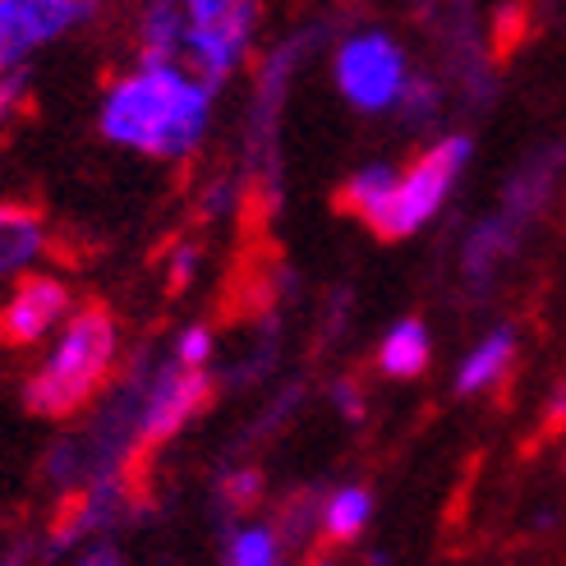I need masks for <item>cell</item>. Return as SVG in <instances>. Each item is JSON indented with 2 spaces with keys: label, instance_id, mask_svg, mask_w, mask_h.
Returning a JSON list of instances; mask_svg holds the SVG:
<instances>
[{
  "label": "cell",
  "instance_id": "cell-8",
  "mask_svg": "<svg viewBox=\"0 0 566 566\" xmlns=\"http://www.w3.org/2000/svg\"><path fill=\"white\" fill-rule=\"evenodd\" d=\"M93 19V0H0V70L33 65Z\"/></svg>",
  "mask_w": 566,
  "mask_h": 566
},
{
  "label": "cell",
  "instance_id": "cell-16",
  "mask_svg": "<svg viewBox=\"0 0 566 566\" xmlns=\"http://www.w3.org/2000/svg\"><path fill=\"white\" fill-rule=\"evenodd\" d=\"M374 521V493L359 489V484H346L323 497V512H318V530L332 548H346L355 544L364 530Z\"/></svg>",
  "mask_w": 566,
  "mask_h": 566
},
{
  "label": "cell",
  "instance_id": "cell-6",
  "mask_svg": "<svg viewBox=\"0 0 566 566\" xmlns=\"http://www.w3.org/2000/svg\"><path fill=\"white\" fill-rule=\"evenodd\" d=\"M134 516L129 474L97 479V484L65 493L61 521L51 530V553H78V562H120L116 530Z\"/></svg>",
  "mask_w": 566,
  "mask_h": 566
},
{
  "label": "cell",
  "instance_id": "cell-1",
  "mask_svg": "<svg viewBox=\"0 0 566 566\" xmlns=\"http://www.w3.org/2000/svg\"><path fill=\"white\" fill-rule=\"evenodd\" d=\"M212 111L217 83L198 70L161 55H134L97 97V134L134 157L185 161L203 148Z\"/></svg>",
  "mask_w": 566,
  "mask_h": 566
},
{
  "label": "cell",
  "instance_id": "cell-10",
  "mask_svg": "<svg viewBox=\"0 0 566 566\" xmlns=\"http://www.w3.org/2000/svg\"><path fill=\"white\" fill-rule=\"evenodd\" d=\"M51 253V226L33 203L6 198L0 203V286L38 272Z\"/></svg>",
  "mask_w": 566,
  "mask_h": 566
},
{
  "label": "cell",
  "instance_id": "cell-11",
  "mask_svg": "<svg viewBox=\"0 0 566 566\" xmlns=\"http://www.w3.org/2000/svg\"><path fill=\"white\" fill-rule=\"evenodd\" d=\"M521 231H525V226L512 221L506 212H497V217H489V221L474 226V231L465 235V253H461V272H465L470 286H489L493 272H497L502 263L516 259Z\"/></svg>",
  "mask_w": 566,
  "mask_h": 566
},
{
  "label": "cell",
  "instance_id": "cell-20",
  "mask_svg": "<svg viewBox=\"0 0 566 566\" xmlns=\"http://www.w3.org/2000/svg\"><path fill=\"white\" fill-rule=\"evenodd\" d=\"M28 106H33V65L0 70V129H10L14 120H23Z\"/></svg>",
  "mask_w": 566,
  "mask_h": 566
},
{
  "label": "cell",
  "instance_id": "cell-5",
  "mask_svg": "<svg viewBox=\"0 0 566 566\" xmlns=\"http://www.w3.org/2000/svg\"><path fill=\"white\" fill-rule=\"evenodd\" d=\"M332 74H336V93L355 111H364V116L396 111L415 78L406 46L391 33H382V28H359V33L336 42Z\"/></svg>",
  "mask_w": 566,
  "mask_h": 566
},
{
  "label": "cell",
  "instance_id": "cell-19",
  "mask_svg": "<svg viewBox=\"0 0 566 566\" xmlns=\"http://www.w3.org/2000/svg\"><path fill=\"white\" fill-rule=\"evenodd\" d=\"M217 502L226 521H244L263 502V474L253 465H231L217 474Z\"/></svg>",
  "mask_w": 566,
  "mask_h": 566
},
{
  "label": "cell",
  "instance_id": "cell-3",
  "mask_svg": "<svg viewBox=\"0 0 566 566\" xmlns=\"http://www.w3.org/2000/svg\"><path fill=\"white\" fill-rule=\"evenodd\" d=\"M470 157H474V144L465 134H442L438 144H429L410 166L396 171L378 217L369 221V231L378 240H410L415 231H423L447 208V198L465 176Z\"/></svg>",
  "mask_w": 566,
  "mask_h": 566
},
{
  "label": "cell",
  "instance_id": "cell-14",
  "mask_svg": "<svg viewBox=\"0 0 566 566\" xmlns=\"http://www.w3.org/2000/svg\"><path fill=\"white\" fill-rule=\"evenodd\" d=\"M433 359V336H429V323L423 318H401L378 346V369L387 378H419L423 369H429Z\"/></svg>",
  "mask_w": 566,
  "mask_h": 566
},
{
  "label": "cell",
  "instance_id": "cell-2",
  "mask_svg": "<svg viewBox=\"0 0 566 566\" xmlns=\"http://www.w3.org/2000/svg\"><path fill=\"white\" fill-rule=\"evenodd\" d=\"M125 336L111 308L74 304L61 332L42 346L33 374L23 378V406L38 419H78L120 374Z\"/></svg>",
  "mask_w": 566,
  "mask_h": 566
},
{
  "label": "cell",
  "instance_id": "cell-18",
  "mask_svg": "<svg viewBox=\"0 0 566 566\" xmlns=\"http://www.w3.org/2000/svg\"><path fill=\"white\" fill-rule=\"evenodd\" d=\"M391 180H396V166H382V161L359 166V171L342 185V208H346L350 217H359L364 226H369V221L378 217V208H382V198H387Z\"/></svg>",
  "mask_w": 566,
  "mask_h": 566
},
{
  "label": "cell",
  "instance_id": "cell-22",
  "mask_svg": "<svg viewBox=\"0 0 566 566\" xmlns=\"http://www.w3.org/2000/svg\"><path fill=\"white\" fill-rule=\"evenodd\" d=\"M396 111H406L410 125H433L442 116V88H438V78H410V88L401 97V106Z\"/></svg>",
  "mask_w": 566,
  "mask_h": 566
},
{
  "label": "cell",
  "instance_id": "cell-4",
  "mask_svg": "<svg viewBox=\"0 0 566 566\" xmlns=\"http://www.w3.org/2000/svg\"><path fill=\"white\" fill-rule=\"evenodd\" d=\"M176 6L185 19L180 61L221 88L249 61L263 23V0H176Z\"/></svg>",
  "mask_w": 566,
  "mask_h": 566
},
{
  "label": "cell",
  "instance_id": "cell-21",
  "mask_svg": "<svg viewBox=\"0 0 566 566\" xmlns=\"http://www.w3.org/2000/svg\"><path fill=\"white\" fill-rule=\"evenodd\" d=\"M171 355L193 364V369H212V355H217V336L208 323H189L171 336Z\"/></svg>",
  "mask_w": 566,
  "mask_h": 566
},
{
  "label": "cell",
  "instance_id": "cell-17",
  "mask_svg": "<svg viewBox=\"0 0 566 566\" xmlns=\"http://www.w3.org/2000/svg\"><path fill=\"white\" fill-rule=\"evenodd\" d=\"M286 553L281 525H235L221 539V562L226 566H276Z\"/></svg>",
  "mask_w": 566,
  "mask_h": 566
},
{
  "label": "cell",
  "instance_id": "cell-7",
  "mask_svg": "<svg viewBox=\"0 0 566 566\" xmlns=\"http://www.w3.org/2000/svg\"><path fill=\"white\" fill-rule=\"evenodd\" d=\"M323 28L308 23L295 28L291 38H281L272 46V55L259 70V83H253V102H249V134H244V153H249V171L259 180H272V161H276V120H281V106H286L291 93V78L300 74L304 55L318 46Z\"/></svg>",
  "mask_w": 566,
  "mask_h": 566
},
{
  "label": "cell",
  "instance_id": "cell-12",
  "mask_svg": "<svg viewBox=\"0 0 566 566\" xmlns=\"http://www.w3.org/2000/svg\"><path fill=\"white\" fill-rule=\"evenodd\" d=\"M562 166H566V148H548L539 157H530L521 171L512 176V185H506V198H502V212L530 226L534 217L544 212V203L553 198L557 180H562Z\"/></svg>",
  "mask_w": 566,
  "mask_h": 566
},
{
  "label": "cell",
  "instance_id": "cell-15",
  "mask_svg": "<svg viewBox=\"0 0 566 566\" xmlns=\"http://www.w3.org/2000/svg\"><path fill=\"white\" fill-rule=\"evenodd\" d=\"M185 19L176 0H144L134 14V55H161V61H180Z\"/></svg>",
  "mask_w": 566,
  "mask_h": 566
},
{
  "label": "cell",
  "instance_id": "cell-23",
  "mask_svg": "<svg viewBox=\"0 0 566 566\" xmlns=\"http://www.w3.org/2000/svg\"><path fill=\"white\" fill-rule=\"evenodd\" d=\"M198 272V244H176L171 249V281H176V286H185V281Z\"/></svg>",
  "mask_w": 566,
  "mask_h": 566
},
{
  "label": "cell",
  "instance_id": "cell-13",
  "mask_svg": "<svg viewBox=\"0 0 566 566\" xmlns=\"http://www.w3.org/2000/svg\"><path fill=\"white\" fill-rule=\"evenodd\" d=\"M516 364V327H493L484 342L470 346V355L457 369V396H479L493 391Z\"/></svg>",
  "mask_w": 566,
  "mask_h": 566
},
{
  "label": "cell",
  "instance_id": "cell-24",
  "mask_svg": "<svg viewBox=\"0 0 566 566\" xmlns=\"http://www.w3.org/2000/svg\"><path fill=\"white\" fill-rule=\"evenodd\" d=\"M332 401H336V410H342L346 419H355V423L364 419V396H359L355 382H336V387H332Z\"/></svg>",
  "mask_w": 566,
  "mask_h": 566
},
{
  "label": "cell",
  "instance_id": "cell-9",
  "mask_svg": "<svg viewBox=\"0 0 566 566\" xmlns=\"http://www.w3.org/2000/svg\"><path fill=\"white\" fill-rule=\"evenodd\" d=\"M70 314H74V291L61 276L38 268L10 281L6 300H0V342L10 350H38L61 332Z\"/></svg>",
  "mask_w": 566,
  "mask_h": 566
}]
</instances>
